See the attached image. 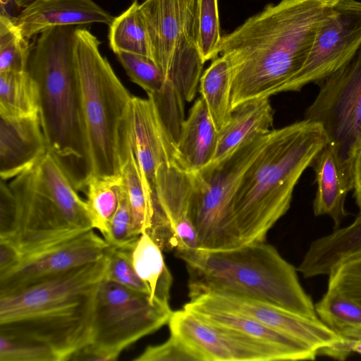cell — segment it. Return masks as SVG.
Returning a JSON list of instances; mask_svg holds the SVG:
<instances>
[{
    "label": "cell",
    "mask_w": 361,
    "mask_h": 361,
    "mask_svg": "<svg viewBox=\"0 0 361 361\" xmlns=\"http://www.w3.org/2000/svg\"><path fill=\"white\" fill-rule=\"evenodd\" d=\"M335 1L281 0L222 37L218 55L232 67V111L246 102L290 91Z\"/></svg>",
    "instance_id": "6da1fadb"
},
{
    "label": "cell",
    "mask_w": 361,
    "mask_h": 361,
    "mask_svg": "<svg viewBox=\"0 0 361 361\" xmlns=\"http://www.w3.org/2000/svg\"><path fill=\"white\" fill-rule=\"evenodd\" d=\"M107 257L20 290L0 295V334L49 347L58 361L92 338L96 299Z\"/></svg>",
    "instance_id": "7a4b0ae2"
},
{
    "label": "cell",
    "mask_w": 361,
    "mask_h": 361,
    "mask_svg": "<svg viewBox=\"0 0 361 361\" xmlns=\"http://www.w3.org/2000/svg\"><path fill=\"white\" fill-rule=\"evenodd\" d=\"M72 25L37 35L27 71L36 82L39 116L47 151L77 191H85L92 175L89 147L74 54Z\"/></svg>",
    "instance_id": "3957f363"
},
{
    "label": "cell",
    "mask_w": 361,
    "mask_h": 361,
    "mask_svg": "<svg viewBox=\"0 0 361 361\" xmlns=\"http://www.w3.org/2000/svg\"><path fill=\"white\" fill-rule=\"evenodd\" d=\"M328 142L322 126L305 118L271 130L233 200L242 245L266 241L269 231L289 209L301 176Z\"/></svg>",
    "instance_id": "277c9868"
},
{
    "label": "cell",
    "mask_w": 361,
    "mask_h": 361,
    "mask_svg": "<svg viewBox=\"0 0 361 361\" xmlns=\"http://www.w3.org/2000/svg\"><path fill=\"white\" fill-rule=\"evenodd\" d=\"M176 256L186 264L190 300L209 293H231L319 318L297 269L266 241L223 250L198 249Z\"/></svg>",
    "instance_id": "5b68a950"
},
{
    "label": "cell",
    "mask_w": 361,
    "mask_h": 361,
    "mask_svg": "<svg viewBox=\"0 0 361 361\" xmlns=\"http://www.w3.org/2000/svg\"><path fill=\"white\" fill-rule=\"evenodd\" d=\"M100 41L75 28L74 54L89 147L92 175L121 174L130 147L128 112L132 95L100 52Z\"/></svg>",
    "instance_id": "8992f818"
},
{
    "label": "cell",
    "mask_w": 361,
    "mask_h": 361,
    "mask_svg": "<svg viewBox=\"0 0 361 361\" xmlns=\"http://www.w3.org/2000/svg\"><path fill=\"white\" fill-rule=\"evenodd\" d=\"M269 133L245 142L221 161L190 172V217L199 250L216 251L242 245L233 216V200L243 175L264 148Z\"/></svg>",
    "instance_id": "52a82bcc"
},
{
    "label": "cell",
    "mask_w": 361,
    "mask_h": 361,
    "mask_svg": "<svg viewBox=\"0 0 361 361\" xmlns=\"http://www.w3.org/2000/svg\"><path fill=\"white\" fill-rule=\"evenodd\" d=\"M196 1L145 0L140 10L152 60L166 85L190 102L195 97L204 63L196 42Z\"/></svg>",
    "instance_id": "ba28073f"
},
{
    "label": "cell",
    "mask_w": 361,
    "mask_h": 361,
    "mask_svg": "<svg viewBox=\"0 0 361 361\" xmlns=\"http://www.w3.org/2000/svg\"><path fill=\"white\" fill-rule=\"evenodd\" d=\"M169 305L152 302L148 294L106 279L96 299L92 343L116 359L127 347L169 323Z\"/></svg>",
    "instance_id": "9c48e42d"
},
{
    "label": "cell",
    "mask_w": 361,
    "mask_h": 361,
    "mask_svg": "<svg viewBox=\"0 0 361 361\" xmlns=\"http://www.w3.org/2000/svg\"><path fill=\"white\" fill-rule=\"evenodd\" d=\"M318 84L319 90L306 109L305 118L322 126L328 142L352 173L353 160L361 144V47Z\"/></svg>",
    "instance_id": "30bf717a"
},
{
    "label": "cell",
    "mask_w": 361,
    "mask_h": 361,
    "mask_svg": "<svg viewBox=\"0 0 361 361\" xmlns=\"http://www.w3.org/2000/svg\"><path fill=\"white\" fill-rule=\"evenodd\" d=\"M16 213L8 233L22 257L89 231L84 229L37 180L33 166L10 183Z\"/></svg>",
    "instance_id": "8fae6325"
},
{
    "label": "cell",
    "mask_w": 361,
    "mask_h": 361,
    "mask_svg": "<svg viewBox=\"0 0 361 361\" xmlns=\"http://www.w3.org/2000/svg\"><path fill=\"white\" fill-rule=\"evenodd\" d=\"M361 47V1L336 0L289 92L319 83L347 63Z\"/></svg>",
    "instance_id": "7c38bea8"
},
{
    "label": "cell",
    "mask_w": 361,
    "mask_h": 361,
    "mask_svg": "<svg viewBox=\"0 0 361 361\" xmlns=\"http://www.w3.org/2000/svg\"><path fill=\"white\" fill-rule=\"evenodd\" d=\"M168 324L171 334L184 340L203 361L297 360L278 346L208 322L185 308L173 311Z\"/></svg>",
    "instance_id": "4fadbf2b"
},
{
    "label": "cell",
    "mask_w": 361,
    "mask_h": 361,
    "mask_svg": "<svg viewBox=\"0 0 361 361\" xmlns=\"http://www.w3.org/2000/svg\"><path fill=\"white\" fill-rule=\"evenodd\" d=\"M90 230L22 257L19 263L0 276V295L16 292L103 258L109 247Z\"/></svg>",
    "instance_id": "5bb4252c"
},
{
    "label": "cell",
    "mask_w": 361,
    "mask_h": 361,
    "mask_svg": "<svg viewBox=\"0 0 361 361\" xmlns=\"http://www.w3.org/2000/svg\"><path fill=\"white\" fill-rule=\"evenodd\" d=\"M203 307L224 310L249 317L294 338L319 351L342 338L319 318L313 319L252 298L226 293H209L190 300Z\"/></svg>",
    "instance_id": "9a60e30c"
},
{
    "label": "cell",
    "mask_w": 361,
    "mask_h": 361,
    "mask_svg": "<svg viewBox=\"0 0 361 361\" xmlns=\"http://www.w3.org/2000/svg\"><path fill=\"white\" fill-rule=\"evenodd\" d=\"M133 96L128 112L129 145L134 153L145 190L153 198L159 168L175 161L176 142L158 112L153 99Z\"/></svg>",
    "instance_id": "2e32d148"
},
{
    "label": "cell",
    "mask_w": 361,
    "mask_h": 361,
    "mask_svg": "<svg viewBox=\"0 0 361 361\" xmlns=\"http://www.w3.org/2000/svg\"><path fill=\"white\" fill-rule=\"evenodd\" d=\"M192 193L190 172L175 161L159 168L152 194L153 200L174 231L176 240L174 252L199 249L197 233L190 217Z\"/></svg>",
    "instance_id": "e0dca14e"
},
{
    "label": "cell",
    "mask_w": 361,
    "mask_h": 361,
    "mask_svg": "<svg viewBox=\"0 0 361 361\" xmlns=\"http://www.w3.org/2000/svg\"><path fill=\"white\" fill-rule=\"evenodd\" d=\"M114 18L92 0H37L12 17L22 36L29 40L54 27L109 25Z\"/></svg>",
    "instance_id": "ac0fdd59"
},
{
    "label": "cell",
    "mask_w": 361,
    "mask_h": 361,
    "mask_svg": "<svg viewBox=\"0 0 361 361\" xmlns=\"http://www.w3.org/2000/svg\"><path fill=\"white\" fill-rule=\"evenodd\" d=\"M47 152L39 114L0 115V176L7 180L32 167Z\"/></svg>",
    "instance_id": "d6986e66"
},
{
    "label": "cell",
    "mask_w": 361,
    "mask_h": 361,
    "mask_svg": "<svg viewBox=\"0 0 361 361\" xmlns=\"http://www.w3.org/2000/svg\"><path fill=\"white\" fill-rule=\"evenodd\" d=\"M312 166L317 185L314 214L329 216L334 221V228H339L348 215L345 203L348 192L353 190V175L329 142L318 153Z\"/></svg>",
    "instance_id": "ffe728a7"
},
{
    "label": "cell",
    "mask_w": 361,
    "mask_h": 361,
    "mask_svg": "<svg viewBox=\"0 0 361 361\" xmlns=\"http://www.w3.org/2000/svg\"><path fill=\"white\" fill-rule=\"evenodd\" d=\"M217 142L218 130L200 97L182 123L175 162L188 172L199 171L212 162Z\"/></svg>",
    "instance_id": "44dd1931"
},
{
    "label": "cell",
    "mask_w": 361,
    "mask_h": 361,
    "mask_svg": "<svg viewBox=\"0 0 361 361\" xmlns=\"http://www.w3.org/2000/svg\"><path fill=\"white\" fill-rule=\"evenodd\" d=\"M361 257V211L347 226L313 240L297 268L305 278L329 275L336 267Z\"/></svg>",
    "instance_id": "7402d4cb"
},
{
    "label": "cell",
    "mask_w": 361,
    "mask_h": 361,
    "mask_svg": "<svg viewBox=\"0 0 361 361\" xmlns=\"http://www.w3.org/2000/svg\"><path fill=\"white\" fill-rule=\"evenodd\" d=\"M274 114L269 98L248 101L235 108L228 123L218 131L211 163L221 161L248 140L268 134L274 129Z\"/></svg>",
    "instance_id": "603a6c76"
},
{
    "label": "cell",
    "mask_w": 361,
    "mask_h": 361,
    "mask_svg": "<svg viewBox=\"0 0 361 361\" xmlns=\"http://www.w3.org/2000/svg\"><path fill=\"white\" fill-rule=\"evenodd\" d=\"M183 308L204 320L273 344L293 354L297 360H314L318 352L308 345L241 314L188 302Z\"/></svg>",
    "instance_id": "cb8c5ba5"
},
{
    "label": "cell",
    "mask_w": 361,
    "mask_h": 361,
    "mask_svg": "<svg viewBox=\"0 0 361 361\" xmlns=\"http://www.w3.org/2000/svg\"><path fill=\"white\" fill-rule=\"evenodd\" d=\"M135 270L150 291L152 302L169 305L172 275L166 267L162 250L147 234L142 233L132 252Z\"/></svg>",
    "instance_id": "d4e9b609"
},
{
    "label": "cell",
    "mask_w": 361,
    "mask_h": 361,
    "mask_svg": "<svg viewBox=\"0 0 361 361\" xmlns=\"http://www.w3.org/2000/svg\"><path fill=\"white\" fill-rule=\"evenodd\" d=\"M232 67L224 56L215 58L200 79L199 91L218 131L228 123L232 114Z\"/></svg>",
    "instance_id": "484cf974"
},
{
    "label": "cell",
    "mask_w": 361,
    "mask_h": 361,
    "mask_svg": "<svg viewBox=\"0 0 361 361\" xmlns=\"http://www.w3.org/2000/svg\"><path fill=\"white\" fill-rule=\"evenodd\" d=\"M39 114V94L28 72L0 73V115L27 116Z\"/></svg>",
    "instance_id": "4316f807"
},
{
    "label": "cell",
    "mask_w": 361,
    "mask_h": 361,
    "mask_svg": "<svg viewBox=\"0 0 361 361\" xmlns=\"http://www.w3.org/2000/svg\"><path fill=\"white\" fill-rule=\"evenodd\" d=\"M109 26V46L114 53H133L152 59L149 40L137 0H134L126 11L114 17Z\"/></svg>",
    "instance_id": "83f0119b"
},
{
    "label": "cell",
    "mask_w": 361,
    "mask_h": 361,
    "mask_svg": "<svg viewBox=\"0 0 361 361\" xmlns=\"http://www.w3.org/2000/svg\"><path fill=\"white\" fill-rule=\"evenodd\" d=\"M123 183L121 174L111 176L91 175L85 192L94 228L103 235L119 203Z\"/></svg>",
    "instance_id": "f1b7e54d"
},
{
    "label": "cell",
    "mask_w": 361,
    "mask_h": 361,
    "mask_svg": "<svg viewBox=\"0 0 361 361\" xmlns=\"http://www.w3.org/2000/svg\"><path fill=\"white\" fill-rule=\"evenodd\" d=\"M314 307L318 317L338 334L361 325V305L336 290L327 288Z\"/></svg>",
    "instance_id": "f546056e"
},
{
    "label": "cell",
    "mask_w": 361,
    "mask_h": 361,
    "mask_svg": "<svg viewBox=\"0 0 361 361\" xmlns=\"http://www.w3.org/2000/svg\"><path fill=\"white\" fill-rule=\"evenodd\" d=\"M32 44L24 38L11 16H0V73L27 71Z\"/></svg>",
    "instance_id": "4dcf8cb0"
},
{
    "label": "cell",
    "mask_w": 361,
    "mask_h": 361,
    "mask_svg": "<svg viewBox=\"0 0 361 361\" xmlns=\"http://www.w3.org/2000/svg\"><path fill=\"white\" fill-rule=\"evenodd\" d=\"M195 28L197 45L202 62L204 63L216 58L222 39L218 0H196Z\"/></svg>",
    "instance_id": "1f68e13d"
},
{
    "label": "cell",
    "mask_w": 361,
    "mask_h": 361,
    "mask_svg": "<svg viewBox=\"0 0 361 361\" xmlns=\"http://www.w3.org/2000/svg\"><path fill=\"white\" fill-rule=\"evenodd\" d=\"M116 56L130 80L147 94H157L164 90V77L150 58L123 51L117 53Z\"/></svg>",
    "instance_id": "d6a6232c"
},
{
    "label": "cell",
    "mask_w": 361,
    "mask_h": 361,
    "mask_svg": "<svg viewBox=\"0 0 361 361\" xmlns=\"http://www.w3.org/2000/svg\"><path fill=\"white\" fill-rule=\"evenodd\" d=\"M133 250L109 246L106 253L108 263L104 278L150 297L149 288L138 276L133 267Z\"/></svg>",
    "instance_id": "836d02e7"
},
{
    "label": "cell",
    "mask_w": 361,
    "mask_h": 361,
    "mask_svg": "<svg viewBox=\"0 0 361 361\" xmlns=\"http://www.w3.org/2000/svg\"><path fill=\"white\" fill-rule=\"evenodd\" d=\"M102 235L110 247L128 249L134 248L140 237L133 231L131 210L124 187L118 208Z\"/></svg>",
    "instance_id": "e575fe53"
},
{
    "label": "cell",
    "mask_w": 361,
    "mask_h": 361,
    "mask_svg": "<svg viewBox=\"0 0 361 361\" xmlns=\"http://www.w3.org/2000/svg\"><path fill=\"white\" fill-rule=\"evenodd\" d=\"M0 361H58L47 346L0 334Z\"/></svg>",
    "instance_id": "d590c367"
},
{
    "label": "cell",
    "mask_w": 361,
    "mask_h": 361,
    "mask_svg": "<svg viewBox=\"0 0 361 361\" xmlns=\"http://www.w3.org/2000/svg\"><path fill=\"white\" fill-rule=\"evenodd\" d=\"M134 361H203L201 356L184 340L171 334L163 343L148 345Z\"/></svg>",
    "instance_id": "8d00e7d4"
},
{
    "label": "cell",
    "mask_w": 361,
    "mask_h": 361,
    "mask_svg": "<svg viewBox=\"0 0 361 361\" xmlns=\"http://www.w3.org/2000/svg\"><path fill=\"white\" fill-rule=\"evenodd\" d=\"M328 276V288L339 291L361 305V257L341 264Z\"/></svg>",
    "instance_id": "74e56055"
},
{
    "label": "cell",
    "mask_w": 361,
    "mask_h": 361,
    "mask_svg": "<svg viewBox=\"0 0 361 361\" xmlns=\"http://www.w3.org/2000/svg\"><path fill=\"white\" fill-rule=\"evenodd\" d=\"M352 353L361 355V339L342 337L336 343L321 349L318 355H324L336 360H344Z\"/></svg>",
    "instance_id": "f35d334b"
},
{
    "label": "cell",
    "mask_w": 361,
    "mask_h": 361,
    "mask_svg": "<svg viewBox=\"0 0 361 361\" xmlns=\"http://www.w3.org/2000/svg\"><path fill=\"white\" fill-rule=\"evenodd\" d=\"M22 255L11 243L0 240V276L14 268L20 261Z\"/></svg>",
    "instance_id": "ab89813d"
},
{
    "label": "cell",
    "mask_w": 361,
    "mask_h": 361,
    "mask_svg": "<svg viewBox=\"0 0 361 361\" xmlns=\"http://www.w3.org/2000/svg\"><path fill=\"white\" fill-rule=\"evenodd\" d=\"M353 190L355 203L361 211V144L353 160Z\"/></svg>",
    "instance_id": "60d3db41"
},
{
    "label": "cell",
    "mask_w": 361,
    "mask_h": 361,
    "mask_svg": "<svg viewBox=\"0 0 361 361\" xmlns=\"http://www.w3.org/2000/svg\"><path fill=\"white\" fill-rule=\"evenodd\" d=\"M338 334L345 338L361 339V325L343 329Z\"/></svg>",
    "instance_id": "b9f144b4"
},
{
    "label": "cell",
    "mask_w": 361,
    "mask_h": 361,
    "mask_svg": "<svg viewBox=\"0 0 361 361\" xmlns=\"http://www.w3.org/2000/svg\"><path fill=\"white\" fill-rule=\"evenodd\" d=\"M18 7L24 8L31 3L37 0H12Z\"/></svg>",
    "instance_id": "7bdbcfd3"
},
{
    "label": "cell",
    "mask_w": 361,
    "mask_h": 361,
    "mask_svg": "<svg viewBox=\"0 0 361 361\" xmlns=\"http://www.w3.org/2000/svg\"><path fill=\"white\" fill-rule=\"evenodd\" d=\"M187 1H195L196 0H187Z\"/></svg>",
    "instance_id": "ee69618b"
}]
</instances>
